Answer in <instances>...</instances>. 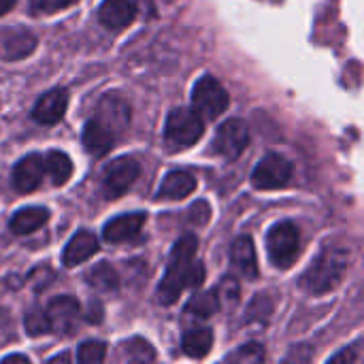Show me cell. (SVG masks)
<instances>
[{
	"label": "cell",
	"instance_id": "29",
	"mask_svg": "<svg viewBox=\"0 0 364 364\" xmlns=\"http://www.w3.org/2000/svg\"><path fill=\"white\" fill-rule=\"evenodd\" d=\"M75 0H30V9L36 15H51L66 6H70Z\"/></svg>",
	"mask_w": 364,
	"mask_h": 364
},
{
	"label": "cell",
	"instance_id": "24",
	"mask_svg": "<svg viewBox=\"0 0 364 364\" xmlns=\"http://www.w3.org/2000/svg\"><path fill=\"white\" fill-rule=\"evenodd\" d=\"M218 309H220V299H218V292H211V290L196 294L186 305V314L192 318H198V320H207V318L215 316Z\"/></svg>",
	"mask_w": 364,
	"mask_h": 364
},
{
	"label": "cell",
	"instance_id": "9",
	"mask_svg": "<svg viewBox=\"0 0 364 364\" xmlns=\"http://www.w3.org/2000/svg\"><path fill=\"white\" fill-rule=\"evenodd\" d=\"M94 119L100 122L117 139L130 124V107L119 94H105L96 105Z\"/></svg>",
	"mask_w": 364,
	"mask_h": 364
},
{
	"label": "cell",
	"instance_id": "35",
	"mask_svg": "<svg viewBox=\"0 0 364 364\" xmlns=\"http://www.w3.org/2000/svg\"><path fill=\"white\" fill-rule=\"evenodd\" d=\"M68 360H70V356L68 354H62V356H53L49 363H68Z\"/></svg>",
	"mask_w": 364,
	"mask_h": 364
},
{
	"label": "cell",
	"instance_id": "15",
	"mask_svg": "<svg viewBox=\"0 0 364 364\" xmlns=\"http://www.w3.org/2000/svg\"><path fill=\"white\" fill-rule=\"evenodd\" d=\"M96 252H98V239L90 230H79L66 243V247L62 252V262L66 269H73V267L87 262Z\"/></svg>",
	"mask_w": 364,
	"mask_h": 364
},
{
	"label": "cell",
	"instance_id": "11",
	"mask_svg": "<svg viewBox=\"0 0 364 364\" xmlns=\"http://www.w3.org/2000/svg\"><path fill=\"white\" fill-rule=\"evenodd\" d=\"M36 49V36L21 26L0 28V60L15 62Z\"/></svg>",
	"mask_w": 364,
	"mask_h": 364
},
{
	"label": "cell",
	"instance_id": "30",
	"mask_svg": "<svg viewBox=\"0 0 364 364\" xmlns=\"http://www.w3.org/2000/svg\"><path fill=\"white\" fill-rule=\"evenodd\" d=\"M237 296H239V286H237V282H235L232 277H224L222 284H220V288H218V299H220V301H230V303H235Z\"/></svg>",
	"mask_w": 364,
	"mask_h": 364
},
{
	"label": "cell",
	"instance_id": "10",
	"mask_svg": "<svg viewBox=\"0 0 364 364\" xmlns=\"http://www.w3.org/2000/svg\"><path fill=\"white\" fill-rule=\"evenodd\" d=\"M47 320H49V328L51 333H58V335H73L79 326V320H81V307L79 303L75 301V296H58L53 299L47 309Z\"/></svg>",
	"mask_w": 364,
	"mask_h": 364
},
{
	"label": "cell",
	"instance_id": "33",
	"mask_svg": "<svg viewBox=\"0 0 364 364\" xmlns=\"http://www.w3.org/2000/svg\"><path fill=\"white\" fill-rule=\"evenodd\" d=\"M2 363H4V364H9V363L28 364V363H30V358H28V356H21V354H13V356H6V358H2Z\"/></svg>",
	"mask_w": 364,
	"mask_h": 364
},
{
	"label": "cell",
	"instance_id": "23",
	"mask_svg": "<svg viewBox=\"0 0 364 364\" xmlns=\"http://www.w3.org/2000/svg\"><path fill=\"white\" fill-rule=\"evenodd\" d=\"M85 279L98 292H113L119 286V275L115 273V269L109 262H98L96 267H92V271H87Z\"/></svg>",
	"mask_w": 364,
	"mask_h": 364
},
{
	"label": "cell",
	"instance_id": "7",
	"mask_svg": "<svg viewBox=\"0 0 364 364\" xmlns=\"http://www.w3.org/2000/svg\"><path fill=\"white\" fill-rule=\"evenodd\" d=\"M292 179V164L282 154H267L252 173V186L258 190H279Z\"/></svg>",
	"mask_w": 364,
	"mask_h": 364
},
{
	"label": "cell",
	"instance_id": "3",
	"mask_svg": "<svg viewBox=\"0 0 364 364\" xmlns=\"http://www.w3.org/2000/svg\"><path fill=\"white\" fill-rule=\"evenodd\" d=\"M203 134H205V122L194 109L177 107L168 113L164 126V141L168 149L173 151L188 149L194 143H198Z\"/></svg>",
	"mask_w": 364,
	"mask_h": 364
},
{
	"label": "cell",
	"instance_id": "25",
	"mask_svg": "<svg viewBox=\"0 0 364 364\" xmlns=\"http://www.w3.org/2000/svg\"><path fill=\"white\" fill-rule=\"evenodd\" d=\"M122 358H126V363H151L156 360V352L151 348V343H147L141 337L128 339L126 343H122L119 348Z\"/></svg>",
	"mask_w": 364,
	"mask_h": 364
},
{
	"label": "cell",
	"instance_id": "6",
	"mask_svg": "<svg viewBox=\"0 0 364 364\" xmlns=\"http://www.w3.org/2000/svg\"><path fill=\"white\" fill-rule=\"evenodd\" d=\"M141 175V164L130 156H119L111 160L102 175V192L107 198H119L126 194Z\"/></svg>",
	"mask_w": 364,
	"mask_h": 364
},
{
	"label": "cell",
	"instance_id": "26",
	"mask_svg": "<svg viewBox=\"0 0 364 364\" xmlns=\"http://www.w3.org/2000/svg\"><path fill=\"white\" fill-rule=\"evenodd\" d=\"M23 326H26V331H28L30 337H41V335L51 333L47 314H45L41 307H32V309L23 316Z\"/></svg>",
	"mask_w": 364,
	"mask_h": 364
},
{
	"label": "cell",
	"instance_id": "1",
	"mask_svg": "<svg viewBox=\"0 0 364 364\" xmlns=\"http://www.w3.org/2000/svg\"><path fill=\"white\" fill-rule=\"evenodd\" d=\"M198 239L194 235H183L171 252L168 267L158 286V303L173 305L186 288H198L205 279V267L196 262Z\"/></svg>",
	"mask_w": 364,
	"mask_h": 364
},
{
	"label": "cell",
	"instance_id": "27",
	"mask_svg": "<svg viewBox=\"0 0 364 364\" xmlns=\"http://www.w3.org/2000/svg\"><path fill=\"white\" fill-rule=\"evenodd\" d=\"M107 356V346L102 341H83L77 350V363L98 364Z\"/></svg>",
	"mask_w": 364,
	"mask_h": 364
},
{
	"label": "cell",
	"instance_id": "31",
	"mask_svg": "<svg viewBox=\"0 0 364 364\" xmlns=\"http://www.w3.org/2000/svg\"><path fill=\"white\" fill-rule=\"evenodd\" d=\"M209 215H211V211H209V205L205 200H200V203H196V205L190 207V220L194 224H207L209 222Z\"/></svg>",
	"mask_w": 364,
	"mask_h": 364
},
{
	"label": "cell",
	"instance_id": "2",
	"mask_svg": "<svg viewBox=\"0 0 364 364\" xmlns=\"http://www.w3.org/2000/svg\"><path fill=\"white\" fill-rule=\"evenodd\" d=\"M350 267V250L343 245H324L311 267L301 277V288L314 296L326 294L339 286Z\"/></svg>",
	"mask_w": 364,
	"mask_h": 364
},
{
	"label": "cell",
	"instance_id": "28",
	"mask_svg": "<svg viewBox=\"0 0 364 364\" xmlns=\"http://www.w3.org/2000/svg\"><path fill=\"white\" fill-rule=\"evenodd\" d=\"M267 354H264V348L260 343H245L241 346L235 354H230L226 360L228 363H241V364H258L264 363Z\"/></svg>",
	"mask_w": 364,
	"mask_h": 364
},
{
	"label": "cell",
	"instance_id": "18",
	"mask_svg": "<svg viewBox=\"0 0 364 364\" xmlns=\"http://www.w3.org/2000/svg\"><path fill=\"white\" fill-rule=\"evenodd\" d=\"M81 141H83V147L90 156L94 158H102L107 156L111 149H113V143H115V136L96 119H90L85 122L83 126V134H81Z\"/></svg>",
	"mask_w": 364,
	"mask_h": 364
},
{
	"label": "cell",
	"instance_id": "34",
	"mask_svg": "<svg viewBox=\"0 0 364 364\" xmlns=\"http://www.w3.org/2000/svg\"><path fill=\"white\" fill-rule=\"evenodd\" d=\"M13 4H15V0H0V17L6 15L13 9Z\"/></svg>",
	"mask_w": 364,
	"mask_h": 364
},
{
	"label": "cell",
	"instance_id": "5",
	"mask_svg": "<svg viewBox=\"0 0 364 364\" xmlns=\"http://www.w3.org/2000/svg\"><path fill=\"white\" fill-rule=\"evenodd\" d=\"M230 105V96L213 75H203L192 87V109L203 119L220 117Z\"/></svg>",
	"mask_w": 364,
	"mask_h": 364
},
{
	"label": "cell",
	"instance_id": "20",
	"mask_svg": "<svg viewBox=\"0 0 364 364\" xmlns=\"http://www.w3.org/2000/svg\"><path fill=\"white\" fill-rule=\"evenodd\" d=\"M47 220H49V211L45 207H23L13 213V218L9 220V228L15 235H30L43 228Z\"/></svg>",
	"mask_w": 364,
	"mask_h": 364
},
{
	"label": "cell",
	"instance_id": "32",
	"mask_svg": "<svg viewBox=\"0 0 364 364\" xmlns=\"http://www.w3.org/2000/svg\"><path fill=\"white\" fill-rule=\"evenodd\" d=\"M341 360L356 363V360H358V356H354V348H348V350H343V352H339V354H335V356L331 358V363H341Z\"/></svg>",
	"mask_w": 364,
	"mask_h": 364
},
{
	"label": "cell",
	"instance_id": "22",
	"mask_svg": "<svg viewBox=\"0 0 364 364\" xmlns=\"http://www.w3.org/2000/svg\"><path fill=\"white\" fill-rule=\"evenodd\" d=\"M43 168L51 177L53 186H64L73 175V162L64 151H47L43 156Z\"/></svg>",
	"mask_w": 364,
	"mask_h": 364
},
{
	"label": "cell",
	"instance_id": "19",
	"mask_svg": "<svg viewBox=\"0 0 364 364\" xmlns=\"http://www.w3.org/2000/svg\"><path fill=\"white\" fill-rule=\"evenodd\" d=\"M230 258H232V264L239 269V273H241L245 279H256V277H258L256 250H254V241H252L250 235L239 237V239L232 243Z\"/></svg>",
	"mask_w": 364,
	"mask_h": 364
},
{
	"label": "cell",
	"instance_id": "16",
	"mask_svg": "<svg viewBox=\"0 0 364 364\" xmlns=\"http://www.w3.org/2000/svg\"><path fill=\"white\" fill-rule=\"evenodd\" d=\"M196 190V177L190 171H171L162 179L156 198L160 200H181Z\"/></svg>",
	"mask_w": 364,
	"mask_h": 364
},
{
	"label": "cell",
	"instance_id": "12",
	"mask_svg": "<svg viewBox=\"0 0 364 364\" xmlns=\"http://www.w3.org/2000/svg\"><path fill=\"white\" fill-rule=\"evenodd\" d=\"M66 107H68L66 90L53 87V90H49L47 94H43L36 100V105L32 109V119L43 124V126H53V124H58L64 117Z\"/></svg>",
	"mask_w": 364,
	"mask_h": 364
},
{
	"label": "cell",
	"instance_id": "21",
	"mask_svg": "<svg viewBox=\"0 0 364 364\" xmlns=\"http://www.w3.org/2000/svg\"><path fill=\"white\" fill-rule=\"evenodd\" d=\"M213 348V331L207 326H192L181 337V350L190 358H205Z\"/></svg>",
	"mask_w": 364,
	"mask_h": 364
},
{
	"label": "cell",
	"instance_id": "14",
	"mask_svg": "<svg viewBox=\"0 0 364 364\" xmlns=\"http://www.w3.org/2000/svg\"><path fill=\"white\" fill-rule=\"evenodd\" d=\"M147 215L136 211V213H126V215H117L113 220H109L102 228V237L109 243H122V241H130L134 237L141 235L143 224H145Z\"/></svg>",
	"mask_w": 364,
	"mask_h": 364
},
{
	"label": "cell",
	"instance_id": "17",
	"mask_svg": "<svg viewBox=\"0 0 364 364\" xmlns=\"http://www.w3.org/2000/svg\"><path fill=\"white\" fill-rule=\"evenodd\" d=\"M136 17V6L132 0H105L98 9V19L109 30H119L132 23Z\"/></svg>",
	"mask_w": 364,
	"mask_h": 364
},
{
	"label": "cell",
	"instance_id": "13",
	"mask_svg": "<svg viewBox=\"0 0 364 364\" xmlns=\"http://www.w3.org/2000/svg\"><path fill=\"white\" fill-rule=\"evenodd\" d=\"M43 175H45L43 156L41 154H28L13 168V186L17 192H23V194L32 192L41 186Z\"/></svg>",
	"mask_w": 364,
	"mask_h": 364
},
{
	"label": "cell",
	"instance_id": "8",
	"mask_svg": "<svg viewBox=\"0 0 364 364\" xmlns=\"http://www.w3.org/2000/svg\"><path fill=\"white\" fill-rule=\"evenodd\" d=\"M247 143H250L247 124L239 117H230L218 128L213 136V151L226 160H237L245 151Z\"/></svg>",
	"mask_w": 364,
	"mask_h": 364
},
{
	"label": "cell",
	"instance_id": "4",
	"mask_svg": "<svg viewBox=\"0 0 364 364\" xmlns=\"http://www.w3.org/2000/svg\"><path fill=\"white\" fill-rule=\"evenodd\" d=\"M267 252L277 269H290L301 254V232L290 220L277 222L267 235Z\"/></svg>",
	"mask_w": 364,
	"mask_h": 364
}]
</instances>
